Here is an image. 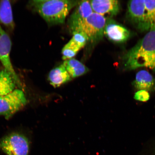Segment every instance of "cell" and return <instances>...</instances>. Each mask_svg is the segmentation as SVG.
I'll use <instances>...</instances> for the list:
<instances>
[{"instance_id":"17","label":"cell","mask_w":155,"mask_h":155,"mask_svg":"<svg viewBox=\"0 0 155 155\" xmlns=\"http://www.w3.org/2000/svg\"><path fill=\"white\" fill-rule=\"evenodd\" d=\"M146 14L147 31L155 28V1H144Z\"/></svg>"},{"instance_id":"18","label":"cell","mask_w":155,"mask_h":155,"mask_svg":"<svg viewBox=\"0 0 155 155\" xmlns=\"http://www.w3.org/2000/svg\"><path fill=\"white\" fill-rule=\"evenodd\" d=\"M142 67L149 68L155 70V53L141 60L137 64V68Z\"/></svg>"},{"instance_id":"4","label":"cell","mask_w":155,"mask_h":155,"mask_svg":"<svg viewBox=\"0 0 155 155\" xmlns=\"http://www.w3.org/2000/svg\"><path fill=\"white\" fill-rule=\"evenodd\" d=\"M28 139L18 133H11L0 140V150L7 155H29Z\"/></svg>"},{"instance_id":"8","label":"cell","mask_w":155,"mask_h":155,"mask_svg":"<svg viewBox=\"0 0 155 155\" xmlns=\"http://www.w3.org/2000/svg\"><path fill=\"white\" fill-rule=\"evenodd\" d=\"M104 35L108 39L115 43H123L129 39L130 32L125 27L111 18H107Z\"/></svg>"},{"instance_id":"6","label":"cell","mask_w":155,"mask_h":155,"mask_svg":"<svg viewBox=\"0 0 155 155\" xmlns=\"http://www.w3.org/2000/svg\"><path fill=\"white\" fill-rule=\"evenodd\" d=\"M127 17L129 22L138 30L141 31H147L144 0L129 1L127 3Z\"/></svg>"},{"instance_id":"3","label":"cell","mask_w":155,"mask_h":155,"mask_svg":"<svg viewBox=\"0 0 155 155\" xmlns=\"http://www.w3.org/2000/svg\"><path fill=\"white\" fill-rule=\"evenodd\" d=\"M106 20V17L94 12L87 18L69 28L72 34L82 33L86 36L88 41L96 43L103 38Z\"/></svg>"},{"instance_id":"2","label":"cell","mask_w":155,"mask_h":155,"mask_svg":"<svg viewBox=\"0 0 155 155\" xmlns=\"http://www.w3.org/2000/svg\"><path fill=\"white\" fill-rule=\"evenodd\" d=\"M154 53L155 28H152L124 56L123 60L126 69H136L139 61Z\"/></svg>"},{"instance_id":"11","label":"cell","mask_w":155,"mask_h":155,"mask_svg":"<svg viewBox=\"0 0 155 155\" xmlns=\"http://www.w3.org/2000/svg\"><path fill=\"white\" fill-rule=\"evenodd\" d=\"M94 13L90 1H79L68 20L69 28L84 20Z\"/></svg>"},{"instance_id":"1","label":"cell","mask_w":155,"mask_h":155,"mask_svg":"<svg viewBox=\"0 0 155 155\" xmlns=\"http://www.w3.org/2000/svg\"><path fill=\"white\" fill-rule=\"evenodd\" d=\"M79 1L70 0H34L29 6L49 25L64 24L71 9Z\"/></svg>"},{"instance_id":"16","label":"cell","mask_w":155,"mask_h":155,"mask_svg":"<svg viewBox=\"0 0 155 155\" xmlns=\"http://www.w3.org/2000/svg\"><path fill=\"white\" fill-rule=\"evenodd\" d=\"M0 22L9 28H14L12 8L9 1H0Z\"/></svg>"},{"instance_id":"13","label":"cell","mask_w":155,"mask_h":155,"mask_svg":"<svg viewBox=\"0 0 155 155\" xmlns=\"http://www.w3.org/2000/svg\"><path fill=\"white\" fill-rule=\"evenodd\" d=\"M133 84L137 91L145 90L149 92L155 88V80L148 71L141 70L137 73Z\"/></svg>"},{"instance_id":"5","label":"cell","mask_w":155,"mask_h":155,"mask_svg":"<svg viewBox=\"0 0 155 155\" xmlns=\"http://www.w3.org/2000/svg\"><path fill=\"white\" fill-rule=\"evenodd\" d=\"M23 91L16 89L5 95L0 96V115L8 119L27 104Z\"/></svg>"},{"instance_id":"15","label":"cell","mask_w":155,"mask_h":155,"mask_svg":"<svg viewBox=\"0 0 155 155\" xmlns=\"http://www.w3.org/2000/svg\"><path fill=\"white\" fill-rule=\"evenodd\" d=\"M16 84L10 74L5 69L0 71V96L13 91Z\"/></svg>"},{"instance_id":"10","label":"cell","mask_w":155,"mask_h":155,"mask_svg":"<svg viewBox=\"0 0 155 155\" xmlns=\"http://www.w3.org/2000/svg\"><path fill=\"white\" fill-rule=\"evenodd\" d=\"M90 2L94 12L104 17L106 15L115 16L120 11V3L116 0H93Z\"/></svg>"},{"instance_id":"7","label":"cell","mask_w":155,"mask_h":155,"mask_svg":"<svg viewBox=\"0 0 155 155\" xmlns=\"http://www.w3.org/2000/svg\"><path fill=\"white\" fill-rule=\"evenodd\" d=\"M12 42L10 38L0 25V61L4 69L11 75L16 84L20 86L19 78L15 73L10 59Z\"/></svg>"},{"instance_id":"9","label":"cell","mask_w":155,"mask_h":155,"mask_svg":"<svg viewBox=\"0 0 155 155\" xmlns=\"http://www.w3.org/2000/svg\"><path fill=\"white\" fill-rule=\"evenodd\" d=\"M72 34V38L62 50L64 61L73 58L88 41L86 36L82 33L75 32Z\"/></svg>"},{"instance_id":"19","label":"cell","mask_w":155,"mask_h":155,"mask_svg":"<svg viewBox=\"0 0 155 155\" xmlns=\"http://www.w3.org/2000/svg\"><path fill=\"white\" fill-rule=\"evenodd\" d=\"M134 98L138 101L146 102L150 100V93L147 91L139 90L135 93Z\"/></svg>"},{"instance_id":"14","label":"cell","mask_w":155,"mask_h":155,"mask_svg":"<svg viewBox=\"0 0 155 155\" xmlns=\"http://www.w3.org/2000/svg\"><path fill=\"white\" fill-rule=\"evenodd\" d=\"M63 64L72 78L82 76L89 71L86 66L74 58L65 60Z\"/></svg>"},{"instance_id":"12","label":"cell","mask_w":155,"mask_h":155,"mask_svg":"<svg viewBox=\"0 0 155 155\" xmlns=\"http://www.w3.org/2000/svg\"><path fill=\"white\" fill-rule=\"evenodd\" d=\"M48 79L50 84L56 88L68 82L72 78L62 64L50 71Z\"/></svg>"}]
</instances>
